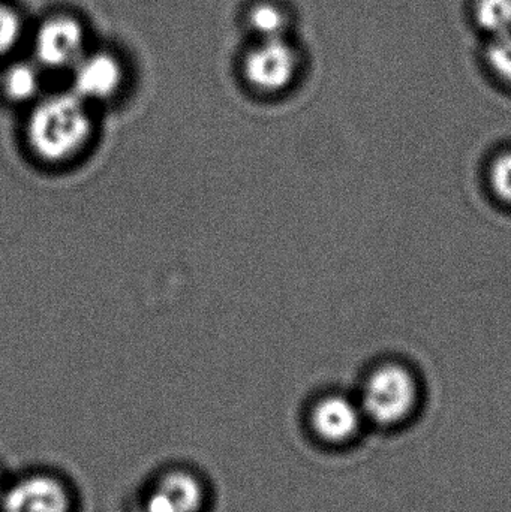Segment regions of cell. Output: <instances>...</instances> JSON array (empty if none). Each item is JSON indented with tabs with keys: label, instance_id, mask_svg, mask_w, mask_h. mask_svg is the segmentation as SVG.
Listing matches in <instances>:
<instances>
[{
	"label": "cell",
	"instance_id": "6da1fadb",
	"mask_svg": "<svg viewBox=\"0 0 511 512\" xmlns=\"http://www.w3.org/2000/svg\"><path fill=\"white\" fill-rule=\"evenodd\" d=\"M92 120L86 101L71 93L42 99L30 114L27 138L36 155L45 161H65L87 143Z\"/></svg>",
	"mask_w": 511,
	"mask_h": 512
},
{
	"label": "cell",
	"instance_id": "7a4b0ae2",
	"mask_svg": "<svg viewBox=\"0 0 511 512\" xmlns=\"http://www.w3.org/2000/svg\"><path fill=\"white\" fill-rule=\"evenodd\" d=\"M417 400L419 390L410 370L386 364L366 381L360 408L365 418L378 426H398L413 415Z\"/></svg>",
	"mask_w": 511,
	"mask_h": 512
},
{
	"label": "cell",
	"instance_id": "3957f363",
	"mask_svg": "<svg viewBox=\"0 0 511 512\" xmlns=\"http://www.w3.org/2000/svg\"><path fill=\"white\" fill-rule=\"evenodd\" d=\"M299 68L296 50L284 38L264 39L245 60V77L263 92L290 86Z\"/></svg>",
	"mask_w": 511,
	"mask_h": 512
},
{
	"label": "cell",
	"instance_id": "277c9868",
	"mask_svg": "<svg viewBox=\"0 0 511 512\" xmlns=\"http://www.w3.org/2000/svg\"><path fill=\"white\" fill-rule=\"evenodd\" d=\"M83 48V27L71 17L51 18L36 33V59L45 68H74L83 57Z\"/></svg>",
	"mask_w": 511,
	"mask_h": 512
},
{
	"label": "cell",
	"instance_id": "5b68a950",
	"mask_svg": "<svg viewBox=\"0 0 511 512\" xmlns=\"http://www.w3.org/2000/svg\"><path fill=\"white\" fill-rule=\"evenodd\" d=\"M362 408L344 396H329L315 405L311 426L321 441L345 445L353 441L362 429Z\"/></svg>",
	"mask_w": 511,
	"mask_h": 512
},
{
	"label": "cell",
	"instance_id": "8992f818",
	"mask_svg": "<svg viewBox=\"0 0 511 512\" xmlns=\"http://www.w3.org/2000/svg\"><path fill=\"white\" fill-rule=\"evenodd\" d=\"M123 71L116 57L107 53L81 57L74 66L75 95L84 101L110 98L122 84Z\"/></svg>",
	"mask_w": 511,
	"mask_h": 512
},
{
	"label": "cell",
	"instance_id": "52a82bcc",
	"mask_svg": "<svg viewBox=\"0 0 511 512\" xmlns=\"http://www.w3.org/2000/svg\"><path fill=\"white\" fill-rule=\"evenodd\" d=\"M5 512H69V496L51 477L26 478L5 495Z\"/></svg>",
	"mask_w": 511,
	"mask_h": 512
},
{
	"label": "cell",
	"instance_id": "ba28073f",
	"mask_svg": "<svg viewBox=\"0 0 511 512\" xmlns=\"http://www.w3.org/2000/svg\"><path fill=\"white\" fill-rule=\"evenodd\" d=\"M204 493L200 481L188 472H170L164 475L150 493L147 512H198Z\"/></svg>",
	"mask_w": 511,
	"mask_h": 512
},
{
	"label": "cell",
	"instance_id": "9c48e42d",
	"mask_svg": "<svg viewBox=\"0 0 511 512\" xmlns=\"http://www.w3.org/2000/svg\"><path fill=\"white\" fill-rule=\"evenodd\" d=\"M474 18L491 38L506 35L511 32V0H476Z\"/></svg>",
	"mask_w": 511,
	"mask_h": 512
},
{
	"label": "cell",
	"instance_id": "30bf717a",
	"mask_svg": "<svg viewBox=\"0 0 511 512\" xmlns=\"http://www.w3.org/2000/svg\"><path fill=\"white\" fill-rule=\"evenodd\" d=\"M41 87V75L38 69L29 63H17L6 71L3 89L12 101H30L38 95Z\"/></svg>",
	"mask_w": 511,
	"mask_h": 512
},
{
	"label": "cell",
	"instance_id": "8fae6325",
	"mask_svg": "<svg viewBox=\"0 0 511 512\" xmlns=\"http://www.w3.org/2000/svg\"><path fill=\"white\" fill-rule=\"evenodd\" d=\"M249 26L264 39L284 38L288 18L279 6L272 3H258L249 12Z\"/></svg>",
	"mask_w": 511,
	"mask_h": 512
},
{
	"label": "cell",
	"instance_id": "7c38bea8",
	"mask_svg": "<svg viewBox=\"0 0 511 512\" xmlns=\"http://www.w3.org/2000/svg\"><path fill=\"white\" fill-rule=\"evenodd\" d=\"M486 60L492 72L501 81L511 86V32L491 38L486 51Z\"/></svg>",
	"mask_w": 511,
	"mask_h": 512
},
{
	"label": "cell",
	"instance_id": "4fadbf2b",
	"mask_svg": "<svg viewBox=\"0 0 511 512\" xmlns=\"http://www.w3.org/2000/svg\"><path fill=\"white\" fill-rule=\"evenodd\" d=\"M491 185L498 198L511 204V152L495 159L491 167Z\"/></svg>",
	"mask_w": 511,
	"mask_h": 512
},
{
	"label": "cell",
	"instance_id": "5bb4252c",
	"mask_svg": "<svg viewBox=\"0 0 511 512\" xmlns=\"http://www.w3.org/2000/svg\"><path fill=\"white\" fill-rule=\"evenodd\" d=\"M21 21L17 12L0 5V56L9 53L20 39Z\"/></svg>",
	"mask_w": 511,
	"mask_h": 512
},
{
	"label": "cell",
	"instance_id": "9a60e30c",
	"mask_svg": "<svg viewBox=\"0 0 511 512\" xmlns=\"http://www.w3.org/2000/svg\"><path fill=\"white\" fill-rule=\"evenodd\" d=\"M0 492H2V477H0Z\"/></svg>",
	"mask_w": 511,
	"mask_h": 512
}]
</instances>
